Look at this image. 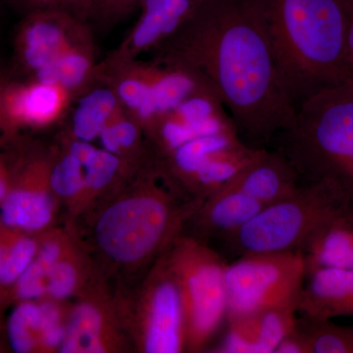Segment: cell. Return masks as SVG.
I'll return each mask as SVG.
<instances>
[{
    "label": "cell",
    "mask_w": 353,
    "mask_h": 353,
    "mask_svg": "<svg viewBox=\"0 0 353 353\" xmlns=\"http://www.w3.org/2000/svg\"><path fill=\"white\" fill-rule=\"evenodd\" d=\"M296 308L264 309L228 317L224 333L210 352L274 353L296 326Z\"/></svg>",
    "instance_id": "obj_9"
},
{
    "label": "cell",
    "mask_w": 353,
    "mask_h": 353,
    "mask_svg": "<svg viewBox=\"0 0 353 353\" xmlns=\"http://www.w3.org/2000/svg\"><path fill=\"white\" fill-rule=\"evenodd\" d=\"M88 67L85 58L79 55H66L55 58L50 64L37 70V76L39 83L43 85L61 83L65 87H76L82 82Z\"/></svg>",
    "instance_id": "obj_24"
},
{
    "label": "cell",
    "mask_w": 353,
    "mask_h": 353,
    "mask_svg": "<svg viewBox=\"0 0 353 353\" xmlns=\"http://www.w3.org/2000/svg\"><path fill=\"white\" fill-rule=\"evenodd\" d=\"M182 296L185 347L208 350L228 318V262L208 243L179 236L164 253Z\"/></svg>",
    "instance_id": "obj_6"
},
{
    "label": "cell",
    "mask_w": 353,
    "mask_h": 353,
    "mask_svg": "<svg viewBox=\"0 0 353 353\" xmlns=\"http://www.w3.org/2000/svg\"><path fill=\"white\" fill-rule=\"evenodd\" d=\"M306 279L299 311L328 319L353 316V269H316Z\"/></svg>",
    "instance_id": "obj_13"
},
{
    "label": "cell",
    "mask_w": 353,
    "mask_h": 353,
    "mask_svg": "<svg viewBox=\"0 0 353 353\" xmlns=\"http://www.w3.org/2000/svg\"><path fill=\"white\" fill-rule=\"evenodd\" d=\"M25 32L24 58L31 68L39 70L57 58L62 41L57 25L39 20L28 26Z\"/></svg>",
    "instance_id": "obj_21"
},
{
    "label": "cell",
    "mask_w": 353,
    "mask_h": 353,
    "mask_svg": "<svg viewBox=\"0 0 353 353\" xmlns=\"http://www.w3.org/2000/svg\"><path fill=\"white\" fill-rule=\"evenodd\" d=\"M339 1L345 14L348 55H350V63L353 69V0H339Z\"/></svg>",
    "instance_id": "obj_31"
},
{
    "label": "cell",
    "mask_w": 353,
    "mask_h": 353,
    "mask_svg": "<svg viewBox=\"0 0 353 353\" xmlns=\"http://www.w3.org/2000/svg\"><path fill=\"white\" fill-rule=\"evenodd\" d=\"M41 321H39L38 352L59 350L64 340L66 321H64L62 307L55 299L46 297L39 299Z\"/></svg>",
    "instance_id": "obj_23"
},
{
    "label": "cell",
    "mask_w": 353,
    "mask_h": 353,
    "mask_svg": "<svg viewBox=\"0 0 353 353\" xmlns=\"http://www.w3.org/2000/svg\"><path fill=\"white\" fill-rule=\"evenodd\" d=\"M95 148L85 141H76L70 148L69 155L76 160L81 166H85L94 154Z\"/></svg>",
    "instance_id": "obj_32"
},
{
    "label": "cell",
    "mask_w": 353,
    "mask_h": 353,
    "mask_svg": "<svg viewBox=\"0 0 353 353\" xmlns=\"http://www.w3.org/2000/svg\"><path fill=\"white\" fill-rule=\"evenodd\" d=\"M205 0H145V13L137 29L134 43L148 46L165 34H171Z\"/></svg>",
    "instance_id": "obj_16"
},
{
    "label": "cell",
    "mask_w": 353,
    "mask_h": 353,
    "mask_svg": "<svg viewBox=\"0 0 353 353\" xmlns=\"http://www.w3.org/2000/svg\"><path fill=\"white\" fill-rule=\"evenodd\" d=\"M139 343L146 353H179L185 350L182 296L164 254L143 292Z\"/></svg>",
    "instance_id": "obj_8"
},
{
    "label": "cell",
    "mask_w": 353,
    "mask_h": 353,
    "mask_svg": "<svg viewBox=\"0 0 353 353\" xmlns=\"http://www.w3.org/2000/svg\"><path fill=\"white\" fill-rule=\"evenodd\" d=\"M306 278L303 252L241 255L227 266L228 317L278 307L299 311Z\"/></svg>",
    "instance_id": "obj_7"
},
{
    "label": "cell",
    "mask_w": 353,
    "mask_h": 353,
    "mask_svg": "<svg viewBox=\"0 0 353 353\" xmlns=\"http://www.w3.org/2000/svg\"><path fill=\"white\" fill-rule=\"evenodd\" d=\"M116 139L120 146H130L137 138V130L131 123L123 122L112 127Z\"/></svg>",
    "instance_id": "obj_33"
},
{
    "label": "cell",
    "mask_w": 353,
    "mask_h": 353,
    "mask_svg": "<svg viewBox=\"0 0 353 353\" xmlns=\"http://www.w3.org/2000/svg\"><path fill=\"white\" fill-rule=\"evenodd\" d=\"M1 314L2 310H0V352H6L10 347L7 339L6 324H4Z\"/></svg>",
    "instance_id": "obj_37"
},
{
    "label": "cell",
    "mask_w": 353,
    "mask_h": 353,
    "mask_svg": "<svg viewBox=\"0 0 353 353\" xmlns=\"http://www.w3.org/2000/svg\"><path fill=\"white\" fill-rule=\"evenodd\" d=\"M81 165L73 158L66 157L53 169L50 175V187L55 194L63 197L76 196L85 187Z\"/></svg>",
    "instance_id": "obj_27"
},
{
    "label": "cell",
    "mask_w": 353,
    "mask_h": 353,
    "mask_svg": "<svg viewBox=\"0 0 353 353\" xmlns=\"http://www.w3.org/2000/svg\"><path fill=\"white\" fill-rule=\"evenodd\" d=\"M111 350L108 321L101 308L94 303H81L70 312L64 340L58 352L99 353Z\"/></svg>",
    "instance_id": "obj_14"
},
{
    "label": "cell",
    "mask_w": 353,
    "mask_h": 353,
    "mask_svg": "<svg viewBox=\"0 0 353 353\" xmlns=\"http://www.w3.org/2000/svg\"><path fill=\"white\" fill-rule=\"evenodd\" d=\"M41 307L39 301H19L6 323L9 347L14 352H38Z\"/></svg>",
    "instance_id": "obj_20"
},
{
    "label": "cell",
    "mask_w": 353,
    "mask_h": 353,
    "mask_svg": "<svg viewBox=\"0 0 353 353\" xmlns=\"http://www.w3.org/2000/svg\"><path fill=\"white\" fill-rule=\"evenodd\" d=\"M8 227L0 220V276L6 263L7 250H8Z\"/></svg>",
    "instance_id": "obj_35"
},
{
    "label": "cell",
    "mask_w": 353,
    "mask_h": 353,
    "mask_svg": "<svg viewBox=\"0 0 353 353\" xmlns=\"http://www.w3.org/2000/svg\"><path fill=\"white\" fill-rule=\"evenodd\" d=\"M176 30L190 68L222 102L241 138L262 148L294 120L261 0H205Z\"/></svg>",
    "instance_id": "obj_1"
},
{
    "label": "cell",
    "mask_w": 353,
    "mask_h": 353,
    "mask_svg": "<svg viewBox=\"0 0 353 353\" xmlns=\"http://www.w3.org/2000/svg\"><path fill=\"white\" fill-rule=\"evenodd\" d=\"M352 213L353 201L338 185L329 182L303 183L294 194L266 206L222 241L239 256L304 252L326 228Z\"/></svg>",
    "instance_id": "obj_4"
},
{
    "label": "cell",
    "mask_w": 353,
    "mask_h": 353,
    "mask_svg": "<svg viewBox=\"0 0 353 353\" xmlns=\"http://www.w3.org/2000/svg\"><path fill=\"white\" fill-rule=\"evenodd\" d=\"M2 105H3V97H2L1 87H0V115H1Z\"/></svg>",
    "instance_id": "obj_39"
},
{
    "label": "cell",
    "mask_w": 353,
    "mask_h": 353,
    "mask_svg": "<svg viewBox=\"0 0 353 353\" xmlns=\"http://www.w3.org/2000/svg\"><path fill=\"white\" fill-rule=\"evenodd\" d=\"M101 138L102 145L109 152H115L119 150L120 145L116 139L115 134H114L112 127L103 128L101 132Z\"/></svg>",
    "instance_id": "obj_34"
},
{
    "label": "cell",
    "mask_w": 353,
    "mask_h": 353,
    "mask_svg": "<svg viewBox=\"0 0 353 353\" xmlns=\"http://www.w3.org/2000/svg\"><path fill=\"white\" fill-rule=\"evenodd\" d=\"M150 87L139 81H126L120 85L119 94L128 105L141 109L148 101Z\"/></svg>",
    "instance_id": "obj_29"
},
{
    "label": "cell",
    "mask_w": 353,
    "mask_h": 353,
    "mask_svg": "<svg viewBox=\"0 0 353 353\" xmlns=\"http://www.w3.org/2000/svg\"><path fill=\"white\" fill-rule=\"evenodd\" d=\"M297 333L307 353H353V327H343L328 318L303 313L296 318Z\"/></svg>",
    "instance_id": "obj_17"
},
{
    "label": "cell",
    "mask_w": 353,
    "mask_h": 353,
    "mask_svg": "<svg viewBox=\"0 0 353 353\" xmlns=\"http://www.w3.org/2000/svg\"><path fill=\"white\" fill-rule=\"evenodd\" d=\"M274 353H307L303 339L297 333L296 328L292 329L276 347Z\"/></svg>",
    "instance_id": "obj_30"
},
{
    "label": "cell",
    "mask_w": 353,
    "mask_h": 353,
    "mask_svg": "<svg viewBox=\"0 0 353 353\" xmlns=\"http://www.w3.org/2000/svg\"><path fill=\"white\" fill-rule=\"evenodd\" d=\"M303 254L307 274L320 268L353 269V213L326 228Z\"/></svg>",
    "instance_id": "obj_15"
},
{
    "label": "cell",
    "mask_w": 353,
    "mask_h": 353,
    "mask_svg": "<svg viewBox=\"0 0 353 353\" xmlns=\"http://www.w3.org/2000/svg\"><path fill=\"white\" fill-rule=\"evenodd\" d=\"M53 212L52 197L34 169L22 172L17 178L10 175L8 192L0 203V220L4 225L34 234L50 224Z\"/></svg>",
    "instance_id": "obj_11"
},
{
    "label": "cell",
    "mask_w": 353,
    "mask_h": 353,
    "mask_svg": "<svg viewBox=\"0 0 353 353\" xmlns=\"http://www.w3.org/2000/svg\"><path fill=\"white\" fill-rule=\"evenodd\" d=\"M50 270L34 257L14 288L12 301H39L46 297V276Z\"/></svg>",
    "instance_id": "obj_26"
},
{
    "label": "cell",
    "mask_w": 353,
    "mask_h": 353,
    "mask_svg": "<svg viewBox=\"0 0 353 353\" xmlns=\"http://www.w3.org/2000/svg\"><path fill=\"white\" fill-rule=\"evenodd\" d=\"M264 206L245 192L224 185L202 201L190 215L194 234L192 238L208 243L211 240L222 241L236 233L248 221L259 214Z\"/></svg>",
    "instance_id": "obj_10"
},
{
    "label": "cell",
    "mask_w": 353,
    "mask_h": 353,
    "mask_svg": "<svg viewBox=\"0 0 353 353\" xmlns=\"http://www.w3.org/2000/svg\"><path fill=\"white\" fill-rule=\"evenodd\" d=\"M78 264L69 255L50 267L46 276V297L59 301L71 296L79 285Z\"/></svg>",
    "instance_id": "obj_25"
},
{
    "label": "cell",
    "mask_w": 353,
    "mask_h": 353,
    "mask_svg": "<svg viewBox=\"0 0 353 353\" xmlns=\"http://www.w3.org/2000/svg\"><path fill=\"white\" fill-rule=\"evenodd\" d=\"M119 166V160L108 150H95L85 165V183L92 190H101L112 180Z\"/></svg>",
    "instance_id": "obj_28"
},
{
    "label": "cell",
    "mask_w": 353,
    "mask_h": 353,
    "mask_svg": "<svg viewBox=\"0 0 353 353\" xmlns=\"http://www.w3.org/2000/svg\"><path fill=\"white\" fill-rule=\"evenodd\" d=\"M25 3L32 6H50L52 3H57L58 0H22Z\"/></svg>",
    "instance_id": "obj_38"
},
{
    "label": "cell",
    "mask_w": 353,
    "mask_h": 353,
    "mask_svg": "<svg viewBox=\"0 0 353 353\" xmlns=\"http://www.w3.org/2000/svg\"><path fill=\"white\" fill-rule=\"evenodd\" d=\"M279 78L299 105L352 82L345 14L339 0H261Z\"/></svg>",
    "instance_id": "obj_2"
},
{
    "label": "cell",
    "mask_w": 353,
    "mask_h": 353,
    "mask_svg": "<svg viewBox=\"0 0 353 353\" xmlns=\"http://www.w3.org/2000/svg\"><path fill=\"white\" fill-rule=\"evenodd\" d=\"M58 103L59 97L52 85L41 83L12 92L6 108L16 119L39 123L50 118Z\"/></svg>",
    "instance_id": "obj_19"
},
{
    "label": "cell",
    "mask_w": 353,
    "mask_h": 353,
    "mask_svg": "<svg viewBox=\"0 0 353 353\" xmlns=\"http://www.w3.org/2000/svg\"><path fill=\"white\" fill-rule=\"evenodd\" d=\"M8 250L0 276V310L12 303L14 288L38 253L39 238L8 227Z\"/></svg>",
    "instance_id": "obj_18"
},
{
    "label": "cell",
    "mask_w": 353,
    "mask_h": 353,
    "mask_svg": "<svg viewBox=\"0 0 353 353\" xmlns=\"http://www.w3.org/2000/svg\"><path fill=\"white\" fill-rule=\"evenodd\" d=\"M225 185L245 192L266 208L294 194L301 183L282 153L263 148Z\"/></svg>",
    "instance_id": "obj_12"
},
{
    "label": "cell",
    "mask_w": 353,
    "mask_h": 353,
    "mask_svg": "<svg viewBox=\"0 0 353 353\" xmlns=\"http://www.w3.org/2000/svg\"><path fill=\"white\" fill-rule=\"evenodd\" d=\"M9 181H10L9 172L7 171L6 165L0 159V203L3 201L4 197L6 196L7 192H8Z\"/></svg>",
    "instance_id": "obj_36"
},
{
    "label": "cell",
    "mask_w": 353,
    "mask_h": 353,
    "mask_svg": "<svg viewBox=\"0 0 353 353\" xmlns=\"http://www.w3.org/2000/svg\"><path fill=\"white\" fill-rule=\"evenodd\" d=\"M201 202L183 203L176 192L150 188L106 209L97 221L95 238L114 261L143 263L164 254Z\"/></svg>",
    "instance_id": "obj_5"
},
{
    "label": "cell",
    "mask_w": 353,
    "mask_h": 353,
    "mask_svg": "<svg viewBox=\"0 0 353 353\" xmlns=\"http://www.w3.org/2000/svg\"><path fill=\"white\" fill-rule=\"evenodd\" d=\"M115 103L114 95L105 90H95L85 97L74 117L76 136L82 141H90L101 134Z\"/></svg>",
    "instance_id": "obj_22"
},
{
    "label": "cell",
    "mask_w": 353,
    "mask_h": 353,
    "mask_svg": "<svg viewBox=\"0 0 353 353\" xmlns=\"http://www.w3.org/2000/svg\"><path fill=\"white\" fill-rule=\"evenodd\" d=\"M275 139L301 185L332 183L353 201V81L299 104Z\"/></svg>",
    "instance_id": "obj_3"
}]
</instances>
